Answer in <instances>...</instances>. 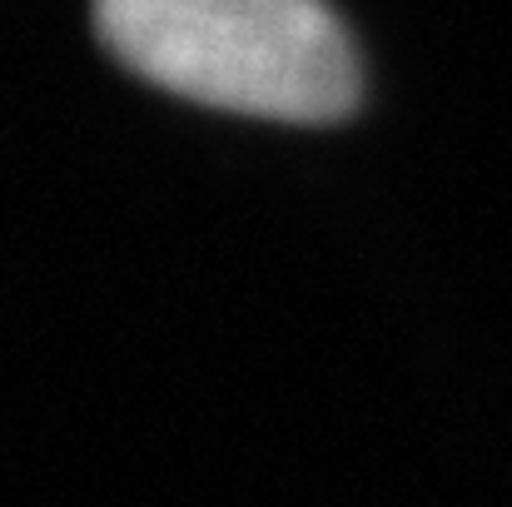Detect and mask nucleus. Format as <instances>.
Returning a JSON list of instances; mask_svg holds the SVG:
<instances>
[{"label": "nucleus", "mask_w": 512, "mask_h": 507, "mask_svg": "<svg viewBox=\"0 0 512 507\" xmlns=\"http://www.w3.org/2000/svg\"><path fill=\"white\" fill-rule=\"evenodd\" d=\"M95 35L140 80L214 110L324 125L358 105V55L324 0H95Z\"/></svg>", "instance_id": "obj_1"}]
</instances>
